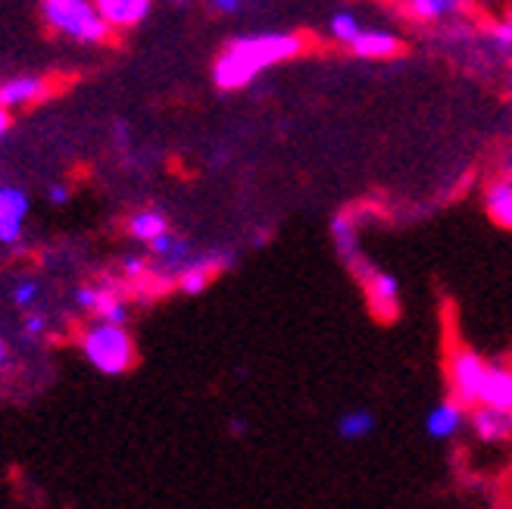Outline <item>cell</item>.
<instances>
[{"instance_id":"44dd1931","label":"cell","mask_w":512,"mask_h":509,"mask_svg":"<svg viewBox=\"0 0 512 509\" xmlns=\"http://www.w3.org/2000/svg\"><path fill=\"white\" fill-rule=\"evenodd\" d=\"M38 297H41V285H38V282H32V278H22V282H16V285H13V291H10L13 307H19L22 313L35 310Z\"/></svg>"},{"instance_id":"277c9868","label":"cell","mask_w":512,"mask_h":509,"mask_svg":"<svg viewBox=\"0 0 512 509\" xmlns=\"http://www.w3.org/2000/svg\"><path fill=\"white\" fill-rule=\"evenodd\" d=\"M82 356L88 366L100 375H125L135 363V341L128 335L125 325H110V322H91L82 338H79Z\"/></svg>"},{"instance_id":"ac0fdd59","label":"cell","mask_w":512,"mask_h":509,"mask_svg":"<svg viewBox=\"0 0 512 509\" xmlns=\"http://www.w3.org/2000/svg\"><path fill=\"white\" fill-rule=\"evenodd\" d=\"M125 232H128V238H132V241H138V244H144V247H147V244H153L157 238L169 235L172 228H169V219H166V213H163V210L144 207V210H135L132 216H128Z\"/></svg>"},{"instance_id":"f1b7e54d","label":"cell","mask_w":512,"mask_h":509,"mask_svg":"<svg viewBox=\"0 0 512 509\" xmlns=\"http://www.w3.org/2000/svg\"><path fill=\"white\" fill-rule=\"evenodd\" d=\"M506 91H509V100H512V63L506 66Z\"/></svg>"},{"instance_id":"2e32d148","label":"cell","mask_w":512,"mask_h":509,"mask_svg":"<svg viewBox=\"0 0 512 509\" xmlns=\"http://www.w3.org/2000/svg\"><path fill=\"white\" fill-rule=\"evenodd\" d=\"M94 7L100 13V19L107 22V29L113 35L119 32H132L150 16L153 0H94Z\"/></svg>"},{"instance_id":"484cf974","label":"cell","mask_w":512,"mask_h":509,"mask_svg":"<svg viewBox=\"0 0 512 509\" xmlns=\"http://www.w3.org/2000/svg\"><path fill=\"white\" fill-rule=\"evenodd\" d=\"M10 122H13V113H7L4 107H0V138L10 132Z\"/></svg>"},{"instance_id":"ffe728a7","label":"cell","mask_w":512,"mask_h":509,"mask_svg":"<svg viewBox=\"0 0 512 509\" xmlns=\"http://www.w3.org/2000/svg\"><path fill=\"white\" fill-rule=\"evenodd\" d=\"M363 29H366V22L356 10H335L325 22V32H328L331 44H338L344 50L356 41V35H360Z\"/></svg>"},{"instance_id":"d6986e66","label":"cell","mask_w":512,"mask_h":509,"mask_svg":"<svg viewBox=\"0 0 512 509\" xmlns=\"http://www.w3.org/2000/svg\"><path fill=\"white\" fill-rule=\"evenodd\" d=\"M375 428H378V419H375L372 410H366V406H356V410L341 413V416H338V425H335L338 438H341L344 444H360V441L372 438V435H375Z\"/></svg>"},{"instance_id":"603a6c76","label":"cell","mask_w":512,"mask_h":509,"mask_svg":"<svg viewBox=\"0 0 512 509\" xmlns=\"http://www.w3.org/2000/svg\"><path fill=\"white\" fill-rule=\"evenodd\" d=\"M47 328H50V319L38 310H29L22 319V335L29 338V341H41L47 335Z\"/></svg>"},{"instance_id":"cb8c5ba5","label":"cell","mask_w":512,"mask_h":509,"mask_svg":"<svg viewBox=\"0 0 512 509\" xmlns=\"http://www.w3.org/2000/svg\"><path fill=\"white\" fill-rule=\"evenodd\" d=\"M207 4L219 13V16H235L247 0H207Z\"/></svg>"},{"instance_id":"5b68a950","label":"cell","mask_w":512,"mask_h":509,"mask_svg":"<svg viewBox=\"0 0 512 509\" xmlns=\"http://www.w3.org/2000/svg\"><path fill=\"white\" fill-rule=\"evenodd\" d=\"M353 282L360 285L363 291V300H366V310L375 322L381 325H391L400 319L403 313V291H400V282L397 275L375 266L372 260H366L363 266H356L353 272Z\"/></svg>"},{"instance_id":"8992f818","label":"cell","mask_w":512,"mask_h":509,"mask_svg":"<svg viewBox=\"0 0 512 509\" xmlns=\"http://www.w3.org/2000/svg\"><path fill=\"white\" fill-rule=\"evenodd\" d=\"M388 4L403 22L425 32H438L444 25L484 13V0H388Z\"/></svg>"},{"instance_id":"5bb4252c","label":"cell","mask_w":512,"mask_h":509,"mask_svg":"<svg viewBox=\"0 0 512 509\" xmlns=\"http://www.w3.org/2000/svg\"><path fill=\"white\" fill-rule=\"evenodd\" d=\"M466 419H469L466 406H459L456 400L444 397V400H438L425 413V435L431 441H453V438L463 435Z\"/></svg>"},{"instance_id":"7a4b0ae2","label":"cell","mask_w":512,"mask_h":509,"mask_svg":"<svg viewBox=\"0 0 512 509\" xmlns=\"http://www.w3.org/2000/svg\"><path fill=\"white\" fill-rule=\"evenodd\" d=\"M38 7L47 29L72 44L97 47L113 38L107 22L97 13L94 0H38Z\"/></svg>"},{"instance_id":"9c48e42d","label":"cell","mask_w":512,"mask_h":509,"mask_svg":"<svg viewBox=\"0 0 512 509\" xmlns=\"http://www.w3.org/2000/svg\"><path fill=\"white\" fill-rule=\"evenodd\" d=\"M481 207L497 228L512 232V169H494L481 185Z\"/></svg>"},{"instance_id":"83f0119b","label":"cell","mask_w":512,"mask_h":509,"mask_svg":"<svg viewBox=\"0 0 512 509\" xmlns=\"http://www.w3.org/2000/svg\"><path fill=\"white\" fill-rule=\"evenodd\" d=\"M7 353H10V347H7L4 335H0V369H4V366H7Z\"/></svg>"},{"instance_id":"9a60e30c","label":"cell","mask_w":512,"mask_h":509,"mask_svg":"<svg viewBox=\"0 0 512 509\" xmlns=\"http://www.w3.org/2000/svg\"><path fill=\"white\" fill-rule=\"evenodd\" d=\"M228 263H232V257H228V253H222V250H213V253H207V257H194L182 272L175 275L178 291H182V294H191V297L203 294V291L210 288L213 278H216Z\"/></svg>"},{"instance_id":"8fae6325","label":"cell","mask_w":512,"mask_h":509,"mask_svg":"<svg viewBox=\"0 0 512 509\" xmlns=\"http://www.w3.org/2000/svg\"><path fill=\"white\" fill-rule=\"evenodd\" d=\"M356 60H369V63H384V60H397L406 41L394 29H381V25H366V29L356 35V41L347 47Z\"/></svg>"},{"instance_id":"4316f807","label":"cell","mask_w":512,"mask_h":509,"mask_svg":"<svg viewBox=\"0 0 512 509\" xmlns=\"http://www.w3.org/2000/svg\"><path fill=\"white\" fill-rule=\"evenodd\" d=\"M500 19H503V25H506V29L512 32V0H506V7H503Z\"/></svg>"},{"instance_id":"52a82bcc","label":"cell","mask_w":512,"mask_h":509,"mask_svg":"<svg viewBox=\"0 0 512 509\" xmlns=\"http://www.w3.org/2000/svg\"><path fill=\"white\" fill-rule=\"evenodd\" d=\"M75 307L94 316V322L125 325L128 322V303L113 285H82L75 291Z\"/></svg>"},{"instance_id":"30bf717a","label":"cell","mask_w":512,"mask_h":509,"mask_svg":"<svg viewBox=\"0 0 512 509\" xmlns=\"http://www.w3.org/2000/svg\"><path fill=\"white\" fill-rule=\"evenodd\" d=\"M32 200L19 185H0V244L16 247L25 235Z\"/></svg>"},{"instance_id":"d4e9b609","label":"cell","mask_w":512,"mask_h":509,"mask_svg":"<svg viewBox=\"0 0 512 509\" xmlns=\"http://www.w3.org/2000/svg\"><path fill=\"white\" fill-rule=\"evenodd\" d=\"M69 197H72L69 185H50V188H47V200H50V203H57V207H66Z\"/></svg>"},{"instance_id":"3957f363","label":"cell","mask_w":512,"mask_h":509,"mask_svg":"<svg viewBox=\"0 0 512 509\" xmlns=\"http://www.w3.org/2000/svg\"><path fill=\"white\" fill-rule=\"evenodd\" d=\"M491 356L469 347L459 338H447L444 347V378H447V397L456 400L466 410H475L481 403L484 378H488Z\"/></svg>"},{"instance_id":"7c38bea8","label":"cell","mask_w":512,"mask_h":509,"mask_svg":"<svg viewBox=\"0 0 512 509\" xmlns=\"http://www.w3.org/2000/svg\"><path fill=\"white\" fill-rule=\"evenodd\" d=\"M469 435L484 447H509L512 444V413L491 410V406H475L466 419Z\"/></svg>"},{"instance_id":"4fadbf2b","label":"cell","mask_w":512,"mask_h":509,"mask_svg":"<svg viewBox=\"0 0 512 509\" xmlns=\"http://www.w3.org/2000/svg\"><path fill=\"white\" fill-rule=\"evenodd\" d=\"M360 210H341L335 219H331V241H335V250L341 263L347 266V272H353L356 266H363L369 257L363 253V241H360Z\"/></svg>"},{"instance_id":"7402d4cb","label":"cell","mask_w":512,"mask_h":509,"mask_svg":"<svg viewBox=\"0 0 512 509\" xmlns=\"http://www.w3.org/2000/svg\"><path fill=\"white\" fill-rule=\"evenodd\" d=\"M150 269H153V263L144 257V253H128V257H122V275L128 282H141Z\"/></svg>"},{"instance_id":"6da1fadb","label":"cell","mask_w":512,"mask_h":509,"mask_svg":"<svg viewBox=\"0 0 512 509\" xmlns=\"http://www.w3.org/2000/svg\"><path fill=\"white\" fill-rule=\"evenodd\" d=\"M310 47L300 32H253L228 41L213 60V85L219 91H241L263 72L300 57Z\"/></svg>"},{"instance_id":"e0dca14e","label":"cell","mask_w":512,"mask_h":509,"mask_svg":"<svg viewBox=\"0 0 512 509\" xmlns=\"http://www.w3.org/2000/svg\"><path fill=\"white\" fill-rule=\"evenodd\" d=\"M478 406H491V410H509L512 413V353L491 356L488 378H484V391Z\"/></svg>"},{"instance_id":"ba28073f","label":"cell","mask_w":512,"mask_h":509,"mask_svg":"<svg viewBox=\"0 0 512 509\" xmlns=\"http://www.w3.org/2000/svg\"><path fill=\"white\" fill-rule=\"evenodd\" d=\"M50 91H54V82H50L47 75H32V72L10 75V79L0 82V107L7 113L29 110L35 104H41V100H47Z\"/></svg>"}]
</instances>
